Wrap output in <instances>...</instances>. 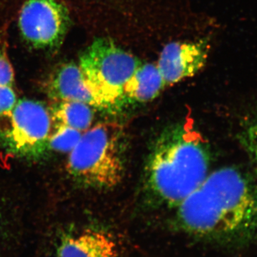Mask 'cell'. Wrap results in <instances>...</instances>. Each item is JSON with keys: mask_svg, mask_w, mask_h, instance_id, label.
<instances>
[{"mask_svg": "<svg viewBox=\"0 0 257 257\" xmlns=\"http://www.w3.org/2000/svg\"><path fill=\"white\" fill-rule=\"evenodd\" d=\"M166 87L157 65L142 64L124 88V101L145 103L153 100Z\"/></svg>", "mask_w": 257, "mask_h": 257, "instance_id": "cell-10", "label": "cell"}, {"mask_svg": "<svg viewBox=\"0 0 257 257\" xmlns=\"http://www.w3.org/2000/svg\"><path fill=\"white\" fill-rule=\"evenodd\" d=\"M57 126H65L84 133L90 128L94 119L92 106L81 101L56 102L50 111Z\"/></svg>", "mask_w": 257, "mask_h": 257, "instance_id": "cell-11", "label": "cell"}, {"mask_svg": "<svg viewBox=\"0 0 257 257\" xmlns=\"http://www.w3.org/2000/svg\"><path fill=\"white\" fill-rule=\"evenodd\" d=\"M53 257H117L114 240L104 231L86 229L64 233L52 246H47Z\"/></svg>", "mask_w": 257, "mask_h": 257, "instance_id": "cell-8", "label": "cell"}, {"mask_svg": "<svg viewBox=\"0 0 257 257\" xmlns=\"http://www.w3.org/2000/svg\"><path fill=\"white\" fill-rule=\"evenodd\" d=\"M78 130L65 126H56V131L51 135L49 147L56 151L70 152L82 137Z\"/></svg>", "mask_w": 257, "mask_h": 257, "instance_id": "cell-13", "label": "cell"}, {"mask_svg": "<svg viewBox=\"0 0 257 257\" xmlns=\"http://www.w3.org/2000/svg\"><path fill=\"white\" fill-rule=\"evenodd\" d=\"M122 127L101 123L84 132L69 152L67 169L78 183L96 189H110L124 175Z\"/></svg>", "mask_w": 257, "mask_h": 257, "instance_id": "cell-3", "label": "cell"}, {"mask_svg": "<svg viewBox=\"0 0 257 257\" xmlns=\"http://www.w3.org/2000/svg\"><path fill=\"white\" fill-rule=\"evenodd\" d=\"M175 209L177 223L189 234L249 242L257 237V173L252 167L219 169Z\"/></svg>", "mask_w": 257, "mask_h": 257, "instance_id": "cell-1", "label": "cell"}, {"mask_svg": "<svg viewBox=\"0 0 257 257\" xmlns=\"http://www.w3.org/2000/svg\"><path fill=\"white\" fill-rule=\"evenodd\" d=\"M237 138L257 173V106L248 111L241 119Z\"/></svg>", "mask_w": 257, "mask_h": 257, "instance_id": "cell-12", "label": "cell"}, {"mask_svg": "<svg viewBox=\"0 0 257 257\" xmlns=\"http://www.w3.org/2000/svg\"><path fill=\"white\" fill-rule=\"evenodd\" d=\"M210 49L208 37L195 42H173L166 45L157 65L166 86L197 73L205 65Z\"/></svg>", "mask_w": 257, "mask_h": 257, "instance_id": "cell-7", "label": "cell"}, {"mask_svg": "<svg viewBox=\"0 0 257 257\" xmlns=\"http://www.w3.org/2000/svg\"><path fill=\"white\" fill-rule=\"evenodd\" d=\"M15 72L13 65L4 50L0 49V87H14Z\"/></svg>", "mask_w": 257, "mask_h": 257, "instance_id": "cell-15", "label": "cell"}, {"mask_svg": "<svg viewBox=\"0 0 257 257\" xmlns=\"http://www.w3.org/2000/svg\"><path fill=\"white\" fill-rule=\"evenodd\" d=\"M18 102L13 87H0V121L9 116Z\"/></svg>", "mask_w": 257, "mask_h": 257, "instance_id": "cell-14", "label": "cell"}, {"mask_svg": "<svg viewBox=\"0 0 257 257\" xmlns=\"http://www.w3.org/2000/svg\"><path fill=\"white\" fill-rule=\"evenodd\" d=\"M69 25L68 11L58 0H27L19 15L22 36L37 49L60 46Z\"/></svg>", "mask_w": 257, "mask_h": 257, "instance_id": "cell-6", "label": "cell"}, {"mask_svg": "<svg viewBox=\"0 0 257 257\" xmlns=\"http://www.w3.org/2000/svg\"><path fill=\"white\" fill-rule=\"evenodd\" d=\"M47 92L55 103L81 101L97 107L82 70L76 64H64L55 69L47 82Z\"/></svg>", "mask_w": 257, "mask_h": 257, "instance_id": "cell-9", "label": "cell"}, {"mask_svg": "<svg viewBox=\"0 0 257 257\" xmlns=\"http://www.w3.org/2000/svg\"><path fill=\"white\" fill-rule=\"evenodd\" d=\"M209 149L192 119L170 126L152 149L145 168V188L160 205L176 208L207 177Z\"/></svg>", "mask_w": 257, "mask_h": 257, "instance_id": "cell-2", "label": "cell"}, {"mask_svg": "<svg viewBox=\"0 0 257 257\" xmlns=\"http://www.w3.org/2000/svg\"><path fill=\"white\" fill-rule=\"evenodd\" d=\"M3 119L6 121L5 126L0 128V136L12 153L35 158L49 148L53 121L50 111L42 103L20 99L9 116Z\"/></svg>", "mask_w": 257, "mask_h": 257, "instance_id": "cell-5", "label": "cell"}, {"mask_svg": "<svg viewBox=\"0 0 257 257\" xmlns=\"http://www.w3.org/2000/svg\"><path fill=\"white\" fill-rule=\"evenodd\" d=\"M143 64L109 38H98L79 57V67L97 107L109 109L124 101L125 84Z\"/></svg>", "mask_w": 257, "mask_h": 257, "instance_id": "cell-4", "label": "cell"}]
</instances>
